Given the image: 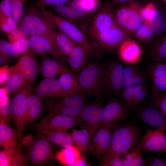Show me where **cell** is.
Masks as SVG:
<instances>
[{
	"label": "cell",
	"mask_w": 166,
	"mask_h": 166,
	"mask_svg": "<svg viewBox=\"0 0 166 166\" xmlns=\"http://www.w3.org/2000/svg\"><path fill=\"white\" fill-rule=\"evenodd\" d=\"M166 34H165V35H166Z\"/></svg>",
	"instance_id": "be15d7a7"
},
{
	"label": "cell",
	"mask_w": 166,
	"mask_h": 166,
	"mask_svg": "<svg viewBox=\"0 0 166 166\" xmlns=\"http://www.w3.org/2000/svg\"><path fill=\"white\" fill-rule=\"evenodd\" d=\"M165 63H166V62Z\"/></svg>",
	"instance_id": "e7e4bbea"
},
{
	"label": "cell",
	"mask_w": 166,
	"mask_h": 166,
	"mask_svg": "<svg viewBox=\"0 0 166 166\" xmlns=\"http://www.w3.org/2000/svg\"><path fill=\"white\" fill-rule=\"evenodd\" d=\"M102 103L96 102L87 104L82 109L77 117L78 124L82 128L87 130L89 132L91 142L101 125L103 124Z\"/></svg>",
	"instance_id": "9c48e42d"
},
{
	"label": "cell",
	"mask_w": 166,
	"mask_h": 166,
	"mask_svg": "<svg viewBox=\"0 0 166 166\" xmlns=\"http://www.w3.org/2000/svg\"><path fill=\"white\" fill-rule=\"evenodd\" d=\"M137 113L140 120L150 126L161 129L166 134V117L159 109L149 104Z\"/></svg>",
	"instance_id": "d6986e66"
},
{
	"label": "cell",
	"mask_w": 166,
	"mask_h": 166,
	"mask_svg": "<svg viewBox=\"0 0 166 166\" xmlns=\"http://www.w3.org/2000/svg\"><path fill=\"white\" fill-rule=\"evenodd\" d=\"M166 8V0H161Z\"/></svg>",
	"instance_id": "680465c9"
},
{
	"label": "cell",
	"mask_w": 166,
	"mask_h": 166,
	"mask_svg": "<svg viewBox=\"0 0 166 166\" xmlns=\"http://www.w3.org/2000/svg\"><path fill=\"white\" fill-rule=\"evenodd\" d=\"M0 118L6 123L12 119L9 99L0 100Z\"/></svg>",
	"instance_id": "681fc988"
},
{
	"label": "cell",
	"mask_w": 166,
	"mask_h": 166,
	"mask_svg": "<svg viewBox=\"0 0 166 166\" xmlns=\"http://www.w3.org/2000/svg\"><path fill=\"white\" fill-rule=\"evenodd\" d=\"M66 67L58 59L45 57L42 61L41 71L44 79L54 78L60 75Z\"/></svg>",
	"instance_id": "83f0119b"
},
{
	"label": "cell",
	"mask_w": 166,
	"mask_h": 166,
	"mask_svg": "<svg viewBox=\"0 0 166 166\" xmlns=\"http://www.w3.org/2000/svg\"><path fill=\"white\" fill-rule=\"evenodd\" d=\"M65 4L86 10L96 11L98 10L97 0H71Z\"/></svg>",
	"instance_id": "60d3db41"
},
{
	"label": "cell",
	"mask_w": 166,
	"mask_h": 166,
	"mask_svg": "<svg viewBox=\"0 0 166 166\" xmlns=\"http://www.w3.org/2000/svg\"><path fill=\"white\" fill-rule=\"evenodd\" d=\"M53 38L61 53L67 57L77 44L69 36L58 29L53 34Z\"/></svg>",
	"instance_id": "836d02e7"
},
{
	"label": "cell",
	"mask_w": 166,
	"mask_h": 166,
	"mask_svg": "<svg viewBox=\"0 0 166 166\" xmlns=\"http://www.w3.org/2000/svg\"><path fill=\"white\" fill-rule=\"evenodd\" d=\"M19 26L28 37L39 35L52 38L57 30L41 14L39 7L31 5L25 9Z\"/></svg>",
	"instance_id": "3957f363"
},
{
	"label": "cell",
	"mask_w": 166,
	"mask_h": 166,
	"mask_svg": "<svg viewBox=\"0 0 166 166\" xmlns=\"http://www.w3.org/2000/svg\"><path fill=\"white\" fill-rule=\"evenodd\" d=\"M78 124L77 117L62 114H48L34 125L35 128L55 131H67Z\"/></svg>",
	"instance_id": "7c38bea8"
},
{
	"label": "cell",
	"mask_w": 166,
	"mask_h": 166,
	"mask_svg": "<svg viewBox=\"0 0 166 166\" xmlns=\"http://www.w3.org/2000/svg\"><path fill=\"white\" fill-rule=\"evenodd\" d=\"M74 146L81 152L86 153L90 150L91 143L90 134L87 130H75L70 133Z\"/></svg>",
	"instance_id": "d6a6232c"
},
{
	"label": "cell",
	"mask_w": 166,
	"mask_h": 166,
	"mask_svg": "<svg viewBox=\"0 0 166 166\" xmlns=\"http://www.w3.org/2000/svg\"><path fill=\"white\" fill-rule=\"evenodd\" d=\"M43 105L40 99L35 94L30 96L24 117L22 127L24 130L26 125L38 118L41 115Z\"/></svg>",
	"instance_id": "484cf974"
},
{
	"label": "cell",
	"mask_w": 166,
	"mask_h": 166,
	"mask_svg": "<svg viewBox=\"0 0 166 166\" xmlns=\"http://www.w3.org/2000/svg\"><path fill=\"white\" fill-rule=\"evenodd\" d=\"M11 7L12 17L19 25L22 17L24 11L21 0H9Z\"/></svg>",
	"instance_id": "f6af8a7d"
},
{
	"label": "cell",
	"mask_w": 166,
	"mask_h": 166,
	"mask_svg": "<svg viewBox=\"0 0 166 166\" xmlns=\"http://www.w3.org/2000/svg\"><path fill=\"white\" fill-rule=\"evenodd\" d=\"M137 146L142 152H161L166 147V134L157 128H147Z\"/></svg>",
	"instance_id": "4fadbf2b"
},
{
	"label": "cell",
	"mask_w": 166,
	"mask_h": 166,
	"mask_svg": "<svg viewBox=\"0 0 166 166\" xmlns=\"http://www.w3.org/2000/svg\"><path fill=\"white\" fill-rule=\"evenodd\" d=\"M112 129L104 123L103 124L91 141L90 151L98 160H100L109 145Z\"/></svg>",
	"instance_id": "e0dca14e"
},
{
	"label": "cell",
	"mask_w": 166,
	"mask_h": 166,
	"mask_svg": "<svg viewBox=\"0 0 166 166\" xmlns=\"http://www.w3.org/2000/svg\"><path fill=\"white\" fill-rule=\"evenodd\" d=\"M26 160L19 140L15 147L4 149L0 152V166H26Z\"/></svg>",
	"instance_id": "ffe728a7"
},
{
	"label": "cell",
	"mask_w": 166,
	"mask_h": 166,
	"mask_svg": "<svg viewBox=\"0 0 166 166\" xmlns=\"http://www.w3.org/2000/svg\"><path fill=\"white\" fill-rule=\"evenodd\" d=\"M143 5L139 0H133L123 4L114 11L117 24L131 36L142 24L144 20L140 14Z\"/></svg>",
	"instance_id": "5b68a950"
},
{
	"label": "cell",
	"mask_w": 166,
	"mask_h": 166,
	"mask_svg": "<svg viewBox=\"0 0 166 166\" xmlns=\"http://www.w3.org/2000/svg\"><path fill=\"white\" fill-rule=\"evenodd\" d=\"M30 51L42 56L49 55L63 61H67V57L60 52L53 37L49 38L39 35L28 37Z\"/></svg>",
	"instance_id": "8fae6325"
},
{
	"label": "cell",
	"mask_w": 166,
	"mask_h": 166,
	"mask_svg": "<svg viewBox=\"0 0 166 166\" xmlns=\"http://www.w3.org/2000/svg\"><path fill=\"white\" fill-rule=\"evenodd\" d=\"M34 93L41 100L49 98L55 99L71 93L62 88L58 79L55 77L44 79L35 87Z\"/></svg>",
	"instance_id": "ac0fdd59"
},
{
	"label": "cell",
	"mask_w": 166,
	"mask_h": 166,
	"mask_svg": "<svg viewBox=\"0 0 166 166\" xmlns=\"http://www.w3.org/2000/svg\"><path fill=\"white\" fill-rule=\"evenodd\" d=\"M18 26L12 17L6 16L0 11V28L2 31L8 34L15 30Z\"/></svg>",
	"instance_id": "7bdbcfd3"
},
{
	"label": "cell",
	"mask_w": 166,
	"mask_h": 166,
	"mask_svg": "<svg viewBox=\"0 0 166 166\" xmlns=\"http://www.w3.org/2000/svg\"><path fill=\"white\" fill-rule=\"evenodd\" d=\"M77 73V77L79 84L85 93L99 96L106 93L101 66L98 63L89 62Z\"/></svg>",
	"instance_id": "8992f818"
},
{
	"label": "cell",
	"mask_w": 166,
	"mask_h": 166,
	"mask_svg": "<svg viewBox=\"0 0 166 166\" xmlns=\"http://www.w3.org/2000/svg\"><path fill=\"white\" fill-rule=\"evenodd\" d=\"M33 88L31 83H28L11 95L10 102L12 119L14 121L18 134L22 137L23 121L26 113L28 98Z\"/></svg>",
	"instance_id": "ba28073f"
},
{
	"label": "cell",
	"mask_w": 166,
	"mask_h": 166,
	"mask_svg": "<svg viewBox=\"0 0 166 166\" xmlns=\"http://www.w3.org/2000/svg\"><path fill=\"white\" fill-rule=\"evenodd\" d=\"M99 164L101 166H124L121 156L104 155L100 159Z\"/></svg>",
	"instance_id": "c3c4849f"
},
{
	"label": "cell",
	"mask_w": 166,
	"mask_h": 166,
	"mask_svg": "<svg viewBox=\"0 0 166 166\" xmlns=\"http://www.w3.org/2000/svg\"><path fill=\"white\" fill-rule=\"evenodd\" d=\"M67 66L61 73L58 79L62 88L69 93H77L85 94V93L81 87L77 75Z\"/></svg>",
	"instance_id": "d4e9b609"
},
{
	"label": "cell",
	"mask_w": 166,
	"mask_h": 166,
	"mask_svg": "<svg viewBox=\"0 0 166 166\" xmlns=\"http://www.w3.org/2000/svg\"><path fill=\"white\" fill-rule=\"evenodd\" d=\"M128 109L120 99H112L103 107V123L111 128H115L125 119Z\"/></svg>",
	"instance_id": "5bb4252c"
},
{
	"label": "cell",
	"mask_w": 166,
	"mask_h": 166,
	"mask_svg": "<svg viewBox=\"0 0 166 166\" xmlns=\"http://www.w3.org/2000/svg\"><path fill=\"white\" fill-rule=\"evenodd\" d=\"M54 150L52 143L44 136L38 133L28 147L25 156L33 164L40 165L52 157Z\"/></svg>",
	"instance_id": "30bf717a"
},
{
	"label": "cell",
	"mask_w": 166,
	"mask_h": 166,
	"mask_svg": "<svg viewBox=\"0 0 166 166\" xmlns=\"http://www.w3.org/2000/svg\"><path fill=\"white\" fill-rule=\"evenodd\" d=\"M18 134L17 130L12 128L6 123L0 122V145L4 149L15 147L18 144Z\"/></svg>",
	"instance_id": "f1b7e54d"
},
{
	"label": "cell",
	"mask_w": 166,
	"mask_h": 166,
	"mask_svg": "<svg viewBox=\"0 0 166 166\" xmlns=\"http://www.w3.org/2000/svg\"><path fill=\"white\" fill-rule=\"evenodd\" d=\"M149 23L155 36L160 37L166 34V18L158 8Z\"/></svg>",
	"instance_id": "8d00e7d4"
},
{
	"label": "cell",
	"mask_w": 166,
	"mask_h": 166,
	"mask_svg": "<svg viewBox=\"0 0 166 166\" xmlns=\"http://www.w3.org/2000/svg\"><path fill=\"white\" fill-rule=\"evenodd\" d=\"M85 94L73 93L65 95L54 99L48 104L47 111L55 108L66 106H77L84 107L86 103Z\"/></svg>",
	"instance_id": "7402d4cb"
},
{
	"label": "cell",
	"mask_w": 166,
	"mask_h": 166,
	"mask_svg": "<svg viewBox=\"0 0 166 166\" xmlns=\"http://www.w3.org/2000/svg\"><path fill=\"white\" fill-rule=\"evenodd\" d=\"M150 63L166 62V34L153 41L147 49Z\"/></svg>",
	"instance_id": "603a6c76"
},
{
	"label": "cell",
	"mask_w": 166,
	"mask_h": 166,
	"mask_svg": "<svg viewBox=\"0 0 166 166\" xmlns=\"http://www.w3.org/2000/svg\"><path fill=\"white\" fill-rule=\"evenodd\" d=\"M10 76L6 87L8 93L12 95L28 83L16 65L10 68Z\"/></svg>",
	"instance_id": "1f68e13d"
},
{
	"label": "cell",
	"mask_w": 166,
	"mask_h": 166,
	"mask_svg": "<svg viewBox=\"0 0 166 166\" xmlns=\"http://www.w3.org/2000/svg\"><path fill=\"white\" fill-rule=\"evenodd\" d=\"M97 11L86 10L68 5L64 12L58 15L74 24L83 22L84 23Z\"/></svg>",
	"instance_id": "4dcf8cb0"
},
{
	"label": "cell",
	"mask_w": 166,
	"mask_h": 166,
	"mask_svg": "<svg viewBox=\"0 0 166 166\" xmlns=\"http://www.w3.org/2000/svg\"><path fill=\"white\" fill-rule=\"evenodd\" d=\"M106 93L119 96L123 88L124 65L117 61H108L101 66Z\"/></svg>",
	"instance_id": "52a82bcc"
},
{
	"label": "cell",
	"mask_w": 166,
	"mask_h": 166,
	"mask_svg": "<svg viewBox=\"0 0 166 166\" xmlns=\"http://www.w3.org/2000/svg\"><path fill=\"white\" fill-rule=\"evenodd\" d=\"M19 54L16 48L9 41L0 39V55L9 62L17 57Z\"/></svg>",
	"instance_id": "f35d334b"
},
{
	"label": "cell",
	"mask_w": 166,
	"mask_h": 166,
	"mask_svg": "<svg viewBox=\"0 0 166 166\" xmlns=\"http://www.w3.org/2000/svg\"><path fill=\"white\" fill-rule=\"evenodd\" d=\"M0 11L5 15L12 17V13L9 0H2L0 2Z\"/></svg>",
	"instance_id": "f5cc1de1"
},
{
	"label": "cell",
	"mask_w": 166,
	"mask_h": 166,
	"mask_svg": "<svg viewBox=\"0 0 166 166\" xmlns=\"http://www.w3.org/2000/svg\"><path fill=\"white\" fill-rule=\"evenodd\" d=\"M147 165L149 166H166V161L158 157H152L148 160Z\"/></svg>",
	"instance_id": "11a10c76"
},
{
	"label": "cell",
	"mask_w": 166,
	"mask_h": 166,
	"mask_svg": "<svg viewBox=\"0 0 166 166\" xmlns=\"http://www.w3.org/2000/svg\"><path fill=\"white\" fill-rule=\"evenodd\" d=\"M112 129L110 143L104 155L121 156L139 144L140 132L134 124H120Z\"/></svg>",
	"instance_id": "7a4b0ae2"
},
{
	"label": "cell",
	"mask_w": 166,
	"mask_h": 166,
	"mask_svg": "<svg viewBox=\"0 0 166 166\" xmlns=\"http://www.w3.org/2000/svg\"><path fill=\"white\" fill-rule=\"evenodd\" d=\"M71 0H37L31 6L38 7L47 6H53L58 4H66Z\"/></svg>",
	"instance_id": "f907efd6"
},
{
	"label": "cell",
	"mask_w": 166,
	"mask_h": 166,
	"mask_svg": "<svg viewBox=\"0 0 166 166\" xmlns=\"http://www.w3.org/2000/svg\"><path fill=\"white\" fill-rule=\"evenodd\" d=\"M157 8L153 2H148L141 7L140 10V14L144 21L149 22Z\"/></svg>",
	"instance_id": "7dc6e473"
},
{
	"label": "cell",
	"mask_w": 166,
	"mask_h": 166,
	"mask_svg": "<svg viewBox=\"0 0 166 166\" xmlns=\"http://www.w3.org/2000/svg\"><path fill=\"white\" fill-rule=\"evenodd\" d=\"M132 0H111L110 3L114 10L123 4Z\"/></svg>",
	"instance_id": "9f6ffc18"
},
{
	"label": "cell",
	"mask_w": 166,
	"mask_h": 166,
	"mask_svg": "<svg viewBox=\"0 0 166 166\" xmlns=\"http://www.w3.org/2000/svg\"><path fill=\"white\" fill-rule=\"evenodd\" d=\"M81 30L93 48L96 55L111 53L131 36L116 23L109 3L105 4L86 21Z\"/></svg>",
	"instance_id": "6da1fadb"
},
{
	"label": "cell",
	"mask_w": 166,
	"mask_h": 166,
	"mask_svg": "<svg viewBox=\"0 0 166 166\" xmlns=\"http://www.w3.org/2000/svg\"><path fill=\"white\" fill-rule=\"evenodd\" d=\"M35 137L32 134H28L24 136L18 138L22 146L29 147L33 142Z\"/></svg>",
	"instance_id": "db71d44e"
},
{
	"label": "cell",
	"mask_w": 166,
	"mask_h": 166,
	"mask_svg": "<svg viewBox=\"0 0 166 166\" xmlns=\"http://www.w3.org/2000/svg\"><path fill=\"white\" fill-rule=\"evenodd\" d=\"M22 2L23 3L25 2H26L27 1H30V0H21Z\"/></svg>",
	"instance_id": "94428289"
},
{
	"label": "cell",
	"mask_w": 166,
	"mask_h": 166,
	"mask_svg": "<svg viewBox=\"0 0 166 166\" xmlns=\"http://www.w3.org/2000/svg\"><path fill=\"white\" fill-rule=\"evenodd\" d=\"M91 165L88 162L85 158L81 155L78 161L74 164V166H89Z\"/></svg>",
	"instance_id": "6f0895ef"
},
{
	"label": "cell",
	"mask_w": 166,
	"mask_h": 166,
	"mask_svg": "<svg viewBox=\"0 0 166 166\" xmlns=\"http://www.w3.org/2000/svg\"><path fill=\"white\" fill-rule=\"evenodd\" d=\"M141 152L137 145L121 156L124 166H146Z\"/></svg>",
	"instance_id": "d590c367"
},
{
	"label": "cell",
	"mask_w": 166,
	"mask_h": 166,
	"mask_svg": "<svg viewBox=\"0 0 166 166\" xmlns=\"http://www.w3.org/2000/svg\"><path fill=\"white\" fill-rule=\"evenodd\" d=\"M35 53L30 51L23 53L15 64L27 81L31 84L35 81L41 71V66Z\"/></svg>",
	"instance_id": "2e32d148"
},
{
	"label": "cell",
	"mask_w": 166,
	"mask_h": 166,
	"mask_svg": "<svg viewBox=\"0 0 166 166\" xmlns=\"http://www.w3.org/2000/svg\"><path fill=\"white\" fill-rule=\"evenodd\" d=\"M143 2L146 3L148 2L149 0H141Z\"/></svg>",
	"instance_id": "91938a15"
},
{
	"label": "cell",
	"mask_w": 166,
	"mask_h": 166,
	"mask_svg": "<svg viewBox=\"0 0 166 166\" xmlns=\"http://www.w3.org/2000/svg\"><path fill=\"white\" fill-rule=\"evenodd\" d=\"M148 101L149 104L159 109L166 117V93H152Z\"/></svg>",
	"instance_id": "b9f144b4"
},
{
	"label": "cell",
	"mask_w": 166,
	"mask_h": 166,
	"mask_svg": "<svg viewBox=\"0 0 166 166\" xmlns=\"http://www.w3.org/2000/svg\"><path fill=\"white\" fill-rule=\"evenodd\" d=\"M41 14L51 22L57 29L67 34L85 49L90 58L96 55V52L82 31L75 25L54 14L45 7H39Z\"/></svg>",
	"instance_id": "277c9868"
},
{
	"label": "cell",
	"mask_w": 166,
	"mask_h": 166,
	"mask_svg": "<svg viewBox=\"0 0 166 166\" xmlns=\"http://www.w3.org/2000/svg\"><path fill=\"white\" fill-rule=\"evenodd\" d=\"M28 37L18 27L7 36L9 41L14 46L19 54L29 49Z\"/></svg>",
	"instance_id": "e575fe53"
},
{
	"label": "cell",
	"mask_w": 166,
	"mask_h": 166,
	"mask_svg": "<svg viewBox=\"0 0 166 166\" xmlns=\"http://www.w3.org/2000/svg\"><path fill=\"white\" fill-rule=\"evenodd\" d=\"M81 156L80 151L75 146H71L63 148L52 157L65 165L74 166Z\"/></svg>",
	"instance_id": "f546056e"
},
{
	"label": "cell",
	"mask_w": 166,
	"mask_h": 166,
	"mask_svg": "<svg viewBox=\"0 0 166 166\" xmlns=\"http://www.w3.org/2000/svg\"><path fill=\"white\" fill-rule=\"evenodd\" d=\"M117 51L120 59L126 63L130 64L137 63L142 54L139 44L131 38L124 41L119 47Z\"/></svg>",
	"instance_id": "44dd1931"
},
{
	"label": "cell",
	"mask_w": 166,
	"mask_h": 166,
	"mask_svg": "<svg viewBox=\"0 0 166 166\" xmlns=\"http://www.w3.org/2000/svg\"><path fill=\"white\" fill-rule=\"evenodd\" d=\"M140 69L135 64L126 63L124 65L123 89L134 85V79Z\"/></svg>",
	"instance_id": "ab89813d"
},
{
	"label": "cell",
	"mask_w": 166,
	"mask_h": 166,
	"mask_svg": "<svg viewBox=\"0 0 166 166\" xmlns=\"http://www.w3.org/2000/svg\"><path fill=\"white\" fill-rule=\"evenodd\" d=\"M162 152H166V147L162 150Z\"/></svg>",
	"instance_id": "6125c7cd"
},
{
	"label": "cell",
	"mask_w": 166,
	"mask_h": 166,
	"mask_svg": "<svg viewBox=\"0 0 166 166\" xmlns=\"http://www.w3.org/2000/svg\"><path fill=\"white\" fill-rule=\"evenodd\" d=\"M146 72L154 93H166V63H149Z\"/></svg>",
	"instance_id": "9a60e30c"
},
{
	"label": "cell",
	"mask_w": 166,
	"mask_h": 166,
	"mask_svg": "<svg viewBox=\"0 0 166 166\" xmlns=\"http://www.w3.org/2000/svg\"><path fill=\"white\" fill-rule=\"evenodd\" d=\"M0 83L2 85L6 83L10 76V68L7 65H3L0 69Z\"/></svg>",
	"instance_id": "816d5d0a"
},
{
	"label": "cell",
	"mask_w": 166,
	"mask_h": 166,
	"mask_svg": "<svg viewBox=\"0 0 166 166\" xmlns=\"http://www.w3.org/2000/svg\"><path fill=\"white\" fill-rule=\"evenodd\" d=\"M134 92L132 104V110H135L145 100L147 96V86L135 85Z\"/></svg>",
	"instance_id": "ee69618b"
},
{
	"label": "cell",
	"mask_w": 166,
	"mask_h": 166,
	"mask_svg": "<svg viewBox=\"0 0 166 166\" xmlns=\"http://www.w3.org/2000/svg\"><path fill=\"white\" fill-rule=\"evenodd\" d=\"M134 92V85L123 89L119 95L120 99L128 109H132Z\"/></svg>",
	"instance_id": "bcb514c9"
},
{
	"label": "cell",
	"mask_w": 166,
	"mask_h": 166,
	"mask_svg": "<svg viewBox=\"0 0 166 166\" xmlns=\"http://www.w3.org/2000/svg\"><path fill=\"white\" fill-rule=\"evenodd\" d=\"M38 134L47 138L52 143L57 146L65 148L74 146L71 133L67 131L46 130L35 128Z\"/></svg>",
	"instance_id": "4316f807"
},
{
	"label": "cell",
	"mask_w": 166,
	"mask_h": 166,
	"mask_svg": "<svg viewBox=\"0 0 166 166\" xmlns=\"http://www.w3.org/2000/svg\"><path fill=\"white\" fill-rule=\"evenodd\" d=\"M133 36L137 40L142 43L150 42L155 36L150 23L144 21Z\"/></svg>",
	"instance_id": "74e56055"
},
{
	"label": "cell",
	"mask_w": 166,
	"mask_h": 166,
	"mask_svg": "<svg viewBox=\"0 0 166 166\" xmlns=\"http://www.w3.org/2000/svg\"><path fill=\"white\" fill-rule=\"evenodd\" d=\"M90 59L87 51L81 45L77 44L67 57V62L70 69L77 73L89 62Z\"/></svg>",
	"instance_id": "cb8c5ba5"
}]
</instances>
